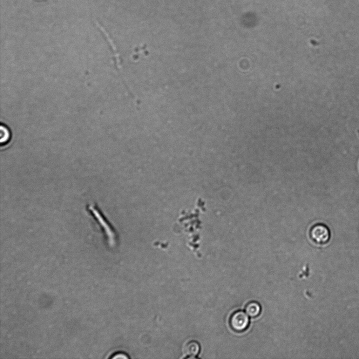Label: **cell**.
<instances>
[{"mask_svg": "<svg viewBox=\"0 0 359 359\" xmlns=\"http://www.w3.org/2000/svg\"><path fill=\"white\" fill-rule=\"evenodd\" d=\"M229 324L230 328L236 333H242L249 327V316L244 311L237 310L230 316Z\"/></svg>", "mask_w": 359, "mask_h": 359, "instance_id": "cell-1", "label": "cell"}, {"mask_svg": "<svg viewBox=\"0 0 359 359\" xmlns=\"http://www.w3.org/2000/svg\"><path fill=\"white\" fill-rule=\"evenodd\" d=\"M309 237L311 240L318 245H325L328 243L331 237L330 230L323 223H316L311 227Z\"/></svg>", "mask_w": 359, "mask_h": 359, "instance_id": "cell-2", "label": "cell"}, {"mask_svg": "<svg viewBox=\"0 0 359 359\" xmlns=\"http://www.w3.org/2000/svg\"><path fill=\"white\" fill-rule=\"evenodd\" d=\"M245 312L253 318L258 317L261 313V307L260 303L257 301H250L245 307Z\"/></svg>", "mask_w": 359, "mask_h": 359, "instance_id": "cell-3", "label": "cell"}, {"mask_svg": "<svg viewBox=\"0 0 359 359\" xmlns=\"http://www.w3.org/2000/svg\"><path fill=\"white\" fill-rule=\"evenodd\" d=\"M200 350L199 344L197 341H191L185 345L184 353L189 358H194L199 354Z\"/></svg>", "mask_w": 359, "mask_h": 359, "instance_id": "cell-4", "label": "cell"}, {"mask_svg": "<svg viewBox=\"0 0 359 359\" xmlns=\"http://www.w3.org/2000/svg\"><path fill=\"white\" fill-rule=\"evenodd\" d=\"M12 139V134L9 128L3 124L0 126V142L1 146L8 145Z\"/></svg>", "mask_w": 359, "mask_h": 359, "instance_id": "cell-5", "label": "cell"}, {"mask_svg": "<svg viewBox=\"0 0 359 359\" xmlns=\"http://www.w3.org/2000/svg\"><path fill=\"white\" fill-rule=\"evenodd\" d=\"M113 359H128V357L123 354H118L112 358Z\"/></svg>", "mask_w": 359, "mask_h": 359, "instance_id": "cell-6", "label": "cell"}]
</instances>
